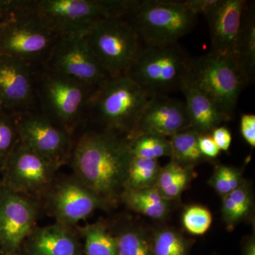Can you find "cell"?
Listing matches in <instances>:
<instances>
[{"label": "cell", "mask_w": 255, "mask_h": 255, "mask_svg": "<svg viewBox=\"0 0 255 255\" xmlns=\"http://www.w3.org/2000/svg\"><path fill=\"white\" fill-rule=\"evenodd\" d=\"M132 157L128 137L102 130L83 134L70 160L74 175L110 208L120 200Z\"/></svg>", "instance_id": "obj_1"}, {"label": "cell", "mask_w": 255, "mask_h": 255, "mask_svg": "<svg viewBox=\"0 0 255 255\" xmlns=\"http://www.w3.org/2000/svg\"><path fill=\"white\" fill-rule=\"evenodd\" d=\"M151 96L127 75L110 78L92 92L87 110L103 130L131 135Z\"/></svg>", "instance_id": "obj_2"}, {"label": "cell", "mask_w": 255, "mask_h": 255, "mask_svg": "<svg viewBox=\"0 0 255 255\" xmlns=\"http://www.w3.org/2000/svg\"><path fill=\"white\" fill-rule=\"evenodd\" d=\"M198 15L182 1L137 0L125 18L144 46L178 43L195 27Z\"/></svg>", "instance_id": "obj_3"}, {"label": "cell", "mask_w": 255, "mask_h": 255, "mask_svg": "<svg viewBox=\"0 0 255 255\" xmlns=\"http://www.w3.org/2000/svg\"><path fill=\"white\" fill-rule=\"evenodd\" d=\"M137 0H38L35 14L58 37L85 33L105 18L125 17Z\"/></svg>", "instance_id": "obj_4"}, {"label": "cell", "mask_w": 255, "mask_h": 255, "mask_svg": "<svg viewBox=\"0 0 255 255\" xmlns=\"http://www.w3.org/2000/svg\"><path fill=\"white\" fill-rule=\"evenodd\" d=\"M186 81L210 97L231 119L243 89L249 83L234 57L209 53L191 58Z\"/></svg>", "instance_id": "obj_5"}, {"label": "cell", "mask_w": 255, "mask_h": 255, "mask_svg": "<svg viewBox=\"0 0 255 255\" xmlns=\"http://www.w3.org/2000/svg\"><path fill=\"white\" fill-rule=\"evenodd\" d=\"M191 58L179 43L143 46L126 75L152 97L180 90Z\"/></svg>", "instance_id": "obj_6"}, {"label": "cell", "mask_w": 255, "mask_h": 255, "mask_svg": "<svg viewBox=\"0 0 255 255\" xmlns=\"http://www.w3.org/2000/svg\"><path fill=\"white\" fill-rule=\"evenodd\" d=\"M85 36L110 78L126 75L143 47L123 17L100 20L87 30Z\"/></svg>", "instance_id": "obj_7"}, {"label": "cell", "mask_w": 255, "mask_h": 255, "mask_svg": "<svg viewBox=\"0 0 255 255\" xmlns=\"http://www.w3.org/2000/svg\"><path fill=\"white\" fill-rule=\"evenodd\" d=\"M33 1L0 28V54L32 65L44 64L58 38L35 14Z\"/></svg>", "instance_id": "obj_8"}, {"label": "cell", "mask_w": 255, "mask_h": 255, "mask_svg": "<svg viewBox=\"0 0 255 255\" xmlns=\"http://www.w3.org/2000/svg\"><path fill=\"white\" fill-rule=\"evenodd\" d=\"M95 90L94 87L46 68L36 92L43 114L72 133L87 110Z\"/></svg>", "instance_id": "obj_9"}, {"label": "cell", "mask_w": 255, "mask_h": 255, "mask_svg": "<svg viewBox=\"0 0 255 255\" xmlns=\"http://www.w3.org/2000/svg\"><path fill=\"white\" fill-rule=\"evenodd\" d=\"M60 167L18 140L1 169L0 182L8 189L41 201L54 183Z\"/></svg>", "instance_id": "obj_10"}, {"label": "cell", "mask_w": 255, "mask_h": 255, "mask_svg": "<svg viewBox=\"0 0 255 255\" xmlns=\"http://www.w3.org/2000/svg\"><path fill=\"white\" fill-rule=\"evenodd\" d=\"M44 65L94 88L110 78L89 46L85 33L58 37Z\"/></svg>", "instance_id": "obj_11"}, {"label": "cell", "mask_w": 255, "mask_h": 255, "mask_svg": "<svg viewBox=\"0 0 255 255\" xmlns=\"http://www.w3.org/2000/svg\"><path fill=\"white\" fill-rule=\"evenodd\" d=\"M40 207L38 199L16 192L1 184L0 254H19L23 243L36 228Z\"/></svg>", "instance_id": "obj_12"}, {"label": "cell", "mask_w": 255, "mask_h": 255, "mask_svg": "<svg viewBox=\"0 0 255 255\" xmlns=\"http://www.w3.org/2000/svg\"><path fill=\"white\" fill-rule=\"evenodd\" d=\"M14 117L18 140L22 145L60 167L70 159L74 146L72 133L44 114L28 112Z\"/></svg>", "instance_id": "obj_13"}, {"label": "cell", "mask_w": 255, "mask_h": 255, "mask_svg": "<svg viewBox=\"0 0 255 255\" xmlns=\"http://www.w3.org/2000/svg\"><path fill=\"white\" fill-rule=\"evenodd\" d=\"M46 209L56 223L75 228L105 203L75 175L55 179L44 197Z\"/></svg>", "instance_id": "obj_14"}, {"label": "cell", "mask_w": 255, "mask_h": 255, "mask_svg": "<svg viewBox=\"0 0 255 255\" xmlns=\"http://www.w3.org/2000/svg\"><path fill=\"white\" fill-rule=\"evenodd\" d=\"M33 65L0 54V111L11 115L29 112L36 97Z\"/></svg>", "instance_id": "obj_15"}, {"label": "cell", "mask_w": 255, "mask_h": 255, "mask_svg": "<svg viewBox=\"0 0 255 255\" xmlns=\"http://www.w3.org/2000/svg\"><path fill=\"white\" fill-rule=\"evenodd\" d=\"M191 128L185 104L167 95L151 97L131 135L171 137Z\"/></svg>", "instance_id": "obj_16"}, {"label": "cell", "mask_w": 255, "mask_h": 255, "mask_svg": "<svg viewBox=\"0 0 255 255\" xmlns=\"http://www.w3.org/2000/svg\"><path fill=\"white\" fill-rule=\"evenodd\" d=\"M247 4L246 0H219L213 9L204 16L209 23L211 36L210 53L233 56Z\"/></svg>", "instance_id": "obj_17"}, {"label": "cell", "mask_w": 255, "mask_h": 255, "mask_svg": "<svg viewBox=\"0 0 255 255\" xmlns=\"http://www.w3.org/2000/svg\"><path fill=\"white\" fill-rule=\"evenodd\" d=\"M76 228L60 223L36 228L26 242L28 255H82Z\"/></svg>", "instance_id": "obj_18"}, {"label": "cell", "mask_w": 255, "mask_h": 255, "mask_svg": "<svg viewBox=\"0 0 255 255\" xmlns=\"http://www.w3.org/2000/svg\"><path fill=\"white\" fill-rule=\"evenodd\" d=\"M179 90L185 97L184 104L191 128L198 133H211L223 122L231 120L220 110L214 101L186 80Z\"/></svg>", "instance_id": "obj_19"}, {"label": "cell", "mask_w": 255, "mask_h": 255, "mask_svg": "<svg viewBox=\"0 0 255 255\" xmlns=\"http://www.w3.org/2000/svg\"><path fill=\"white\" fill-rule=\"evenodd\" d=\"M233 57L248 81H253L255 73V18L252 4L248 3L243 11Z\"/></svg>", "instance_id": "obj_20"}, {"label": "cell", "mask_w": 255, "mask_h": 255, "mask_svg": "<svg viewBox=\"0 0 255 255\" xmlns=\"http://www.w3.org/2000/svg\"><path fill=\"white\" fill-rule=\"evenodd\" d=\"M120 200L132 211L155 220L164 219L169 211V201L164 199L155 187L125 189Z\"/></svg>", "instance_id": "obj_21"}, {"label": "cell", "mask_w": 255, "mask_h": 255, "mask_svg": "<svg viewBox=\"0 0 255 255\" xmlns=\"http://www.w3.org/2000/svg\"><path fill=\"white\" fill-rule=\"evenodd\" d=\"M193 174V167L171 160L161 168L155 188L166 200H175L189 185Z\"/></svg>", "instance_id": "obj_22"}, {"label": "cell", "mask_w": 255, "mask_h": 255, "mask_svg": "<svg viewBox=\"0 0 255 255\" xmlns=\"http://www.w3.org/2000/svg\"><path fill=\"white\" fill-rule=\"evenodd\" d=\"M75 228L79 236L85 241L83 252L85 255H118L117 239L105 223L99 221Z\"/></svg>", "instance_id": "obj_23"}, {"label": "cell", "mask_w": 255, "mask_h": 255, "mask_svg": "<svg viewBox=\"0 0 255 255\" xmlns=\"http://www.w3.org/2000/svg\"><path fill=\"white\" fill-rule=\"evenodd\" d=\"M199 134L192 128L186 129L169 137L171 145V160L186 166L194 167L205 157L199 147Z\"/></svg>", "instance_id": "obj_24"}, {"label": "cell", "mask_w": 255, "mask_h": 255, "mask_svg": "<svg viewBox=\"0 0 255 255\" xmlns=\"http://www.w3.org/2000/svg\"><path fill=\"white\" fill-rule=\"evenodd\" d=\"M253 195L246 182L222 197V215L228 228L246 219L253 209Z\"/></svg>", "instance_id": "obj_25"}, {"label": "cell", "mask_w": 255, "mask_h": 255, "mask_svg": "<svg viewBox=\"0 0 255 255\" xmlns=\"http://www.w3.org/2000/svg\"><path fill=\"white\" fill-rule=\"evenodd\" d=\"M161 168L156 159L132 157L128 170L125 189L155 187Z\"/></svg>", "instance_id": "obj_26"}, {"label": "cell", "mask_w": 255, "mask_h": 255, "mask_svg": "<svg viewBox=\"0 0 255 255\" xmlns=\"http://www.w3.org/2000/svg\"><path fill=\"white\" fill-rule=\"evenodd\" d=\"M115 237L118 255H155L152 239L139 228H124Z\"/></svg>", "instance_id": "obj_27"}, {"label": "cell", "mask_w": 255, "mask_h": 255, "mask_svg": "<svg viewBox=\"0 0 255 255\" xmlns=\"http://www.w3.org/2000/svg\"><path fill=\"white\" fill-rule=\"evenodd\" d=\"M129 140L132 157L157 160L159 157L171 156L170 142L167 137L141 135Z\"/></svg>", "instance_id": "obj_28"}, {"label": "cell", "mask_w": 255, "mask_h": 255, "mask_svg": "<svg viewBox=\"0 0 255 255\" xmlns=\"http://www.w3.org/2000/svg\"><path fill=\"white\" fill-rule=\"evenodd\" d=\"M155 255H188L189 243L180 233L174 230L162 229L152 238Z\"/></svg>", "instance_id": "obj_29"}, {"label": "cell", "mask_w": 255, "mask_h": 255, "mask_svg": "<svg viewBox=\"0 0 255 255\" xmlns=\"http://www.w3.org/2000/svg\"><path fill=\"white\" fill-rule=\"evenodd\" d=\"M213 221L211 211L200 205L188 206L182 216L183 227L188 233L194 236L205 234Z\"/></svg>", "instance_id": "obj_30"}, {"label": "cell", "mask_w": 255, "mask_h": 255, "mask_svg": "<svg viewBox=\"0 0 255 255\" xmlns=\"http://www.w3.org/2000/svg\"><path fill=\"white\" fill-rule=\"evenodd\" d=\"M18 142L14 116L0 111V172Z\"/></svg>", "instance_id": "obj_31"}, {"label": "cell", "mask_w": 255, "mask_h": 255, "mask_svg": "<svg viewBox=\"0 0 255 255\" xmlns=\"http://www.w3.org/2000/svg\"><path fill=\"white\" fill-rule=\"evenodd\" d=\"M243 182L240 169L229 166L218 165L209 183L223 197L238 189Z\"/></svg>", "instance_id": "obj_32"}, {"label": "cell", "mask_w": 255, "mask_h": 255, "mask_svg": "<svg viewBox=\"0 0 255 255\" xmlns=\"http://www.w3.org/2000/svg\"><path fill=\"white\" fill-rule=\"evenodd\" d=\"M31 2L23 0H0V28L14 15L27 9Z\"/></svg>", "instance_id": "obj_33"}, {"label": "cell", "mask_w": 255, "mask_h": 255, "mask_svg": "<svg viewBox=\"0 0 255 255\" xmlns=\"http://www.w3.org/2000/svg\"><path fill=\"white\" fill-rule=\"evenodd\" d=\"M242 136L248 145L255 147V115L253 114H243L241 119Z\"/></svg>", "instance_id": "obj_34"}, {"label": "cell", "mask_w": 255, "mask_h": 255, "mask_svg": "<svg viewBox=\"0 0 255 255\" xmlns=\"http://www.w3.org/2000/svg\"><path fill=\"white\" fill-rule=\"evenodd\" d=\"M198 142L199 150L205 158H215L221 152L211 133L199 134Z\"/></svg>", "instance_id": "obj_35"}, {"label": "cell", "mask_w": 255, "mask_h": 255, "mask_svg": "<svg viewBox=\"0 0 255 255\" xmlns=\"http://www.w3.org/2000/svg\"><path fill=\"white\" fill-rule=\"evenodd\" d=\"M219 0H185L182 4L196 15L206 16L219 2Z\"/></svg>", "instance_id": "obj_36"}, {"label": "cell", "mask_w": 255, "mask_h": 255, "mask_svg": "<svg viewBox=\"0 0 255 255\" xmlns=\"http://www.w3.org/2000/svg\"><path fill=\"white\" fill-rule=\"evenodd\" d=\"M211 136L214 139L215 143L220 150L228 151L232 142L231 132L225 127L216 128L211 132Z\"/></svg>", "instance_id": "obj_37"}, {"label": "cell", "mask_w": 255, "mask_h": 255, "mask_svg": "<svg viewBox=\"0 0 255 255\" xmlns=\"http://www.w3.org/2000/svg\"><path fill=\"white\" fill-rule=\"evenodd\" d=\"M243 255H255V241L254 237L247 240L243 247Z\"/></svg>", "instance_id": "obj_38"}, {"label": "cell", "mask_w": 255, "mask_h": 255, "mask_svg": "<svg viewBox=\"0 0 255 255\" xmlns=\"http://www.w3.org/2000/svg\"><path fill=\"white\" fill-rule=\"evenodd\" d=\"M1 182H0V192H1Z\"/></svg>", "instance_id": "obj_39"}]
</instances>
